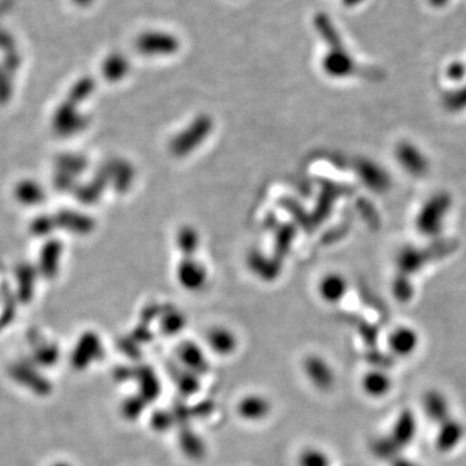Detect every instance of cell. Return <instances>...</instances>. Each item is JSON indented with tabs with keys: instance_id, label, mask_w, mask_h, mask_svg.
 I'll list each match as a JSON object with an SVG mask.
<instances>
[{
	"instance_id": "6da1fadb",
	"label": "cell",
	"mask_w": 466,
	"mask_h": 466,
	"mask_svg": "<svg viewBox=\"0 0 466 466\" xmlns=\"http://www.w3.org/2000/svg\"><path fill=\"white\" fill-rule=\"evenodd\" d=\"M302 370L308 384L317 391L329 393L337 382L332 363L319 354H310L302 361Z\"/></svg>"
},
{
	"instance_id": "7a4b0ae2",
	"label": "cell",
	"mask_w": 466,
	"mask_h": 466,
	"mask_svg": "<svg viewBox=\"0 0 466 466\" xmlns=\"http://www.w3.org/2000/svg\"><path fill=\"white\" fill-rule=\"evenodd\" d=\"M271 399L262 393H247L240 396L235 412L241 421L247 423H264L272 414Z\"/></svg>"
},
{
	"instance_id": "3957f363",
	"label": "cell",
	"mask_w": 466,
	"mask_h": 466,
	"mask_svg": "<svg viewBox=\"0 0 466 466\" xmlns=\"http://www.w3.org/2000/svg\"><path fill=\"white\" fill-rule=\"evenodd\" d=\"M205 346L207 351L218 358H231L238 350V335L227 326H212L205 335Z\"/></svg>"
},
{
	"instance_id": "277c9868",
	"label": "cell",
	"mask_w": 466,
	"mask_h": 466,
	"mask_svg": "<svg viewBox=\"0 0 466 466\" xmlns=\"http://www.w3.org/2000/svg\"><path fill=\"white\" fill-rule=\"evenodd\" d=\"M103 355V344L95 333H85L80 338L74 351L71 354V367L74 370H86L94 361Z\"/></svg>"
},
{
	"instance_id": "5b68a950",
	"label": "cell",
	"mask_w": 466,
	"mask_h": 466,
	"mask_svg": "<svg viewBox=\"0 0 466 466\" xmlns=\"http://www.w3.org/2000/svg\"><path fill=\"white\" fill-rule=\"evenodd\" d=\"M9 374L15 381H17L20 385L34 391L36 395H48L52 390L48 379H44L43 376H41L34 368L29 367L27 364L12 365V368L9 370Z\"/></svg>"
},
{
	"instance_id": "8992f818",
	"label": "cell",
	"mask_w": 466,
	"mask_h": 466,
	"mask_svg": "<svg viewBox=\"0 0 466 466\" xmlns=\"http://www.w3.org/2000/svg\"><path fill=\"white\" fill-rule=\"evenodd\" d=\"M177 356L188 372L200 374L207 370V352L194 341H184L177 350Z\"/></svg>"
},
{
	"instance_id": "52a82bcc",
	"label": "cell",
	"mask_w": 466,
	"mask_h": 466,
	"mask_svg": "<svg viewBox=\"0 0 466 466\" xmlns=\"http://www.w3.org/2000/svg\"><path fill=\"white\" fill-rule=\"evenodd\" d=\"M347 291V282L338 273H328L317 284L319 297L328 305H337L342 300Z\"/></svg>"
},
{
	"instance_id": "ba28073f",
	"label": "cell",
	"mask_w": 466,
	"mask_h": 466,
	"mask_svg": "<svg viewBox=\"0 0 466 466\" xmlns=\"http://www.w3.org/2000/svg\"><path fill=\"white\" fill-rule=\"evenodd\" d=\"M207 273L201 264L194 261H187L180 264L177 271V280L180 285L188 291H201L206 284Z\"/></svg>"
},
{
	"instance_id": "9c48e42d",
	"label": "cell",
	"mask_w": 466,
	"mask_h": 466,
	"mask_svg": "<svg viewBox=\"0 0 466 466\" xmlns=\"http://www.w3.org/2000/svg\"><path fill=\"white\" fill-rule=\"evenodd\" d=\"M363 391L370 398H382L391 388V379L382 370H370L361 379Z\"/></svg>"
},
{
	"instance_id": "30bf717a",
	"label": "cell",
	"mask_w": 466,
	"mask_h": 466,
	"mask_svg": "<svg viewBox=\"0 0 466 466\" xmlns=\"http://www.w3.org/2000/svg\"><path fill=\"white\" fill-rule=\"evenodd\" d=\"M414 432H416V420L414 414L411 412H405L396 423L390 444L395 449L407 446L414 439Z\"/></svg>"
},
{
	"instance_id": "8fae6325",
	"label": "cell",
	"mask_w": 466,
	"mask_h": 466,
	"mask_svg": "<svg viewBox=\"0 0 466 466\" xmlns=\"http://www.w3.org/2000/svg\"><path fill=\"white\" fill-rule=\"evenodd\" d=\"M388 346L393 354L400 355V356L409 355L417 346V335L414 330L407 329V328L396 329L395 332L388 338Z\"/></svg>"
},
{
	"instance_id": "7c38bea8",
	"label": "cell",
	"mask_w": 466,
	"mask_h": 466,
	"mask_svg": "<svg viewBox=\"0 0 466 466\" xmlns=\"http://www.w3.org/2000/svg\"><path fill=\"white\" fill-rule=\"evenodd\" d=\"M464 437V428L458 421L447 420L443 423L437 438V446L440 451H449L455 449L458 442Z\"/></svg>"
},
{
	"instance_id": "4fadbf2b",
	"label": "cell",
	"mask_w": 466,
	"mask_h": 466,
	"mask_svg": "<svg viewBox=\"0 0 466 466\" xmlns=\"http://www.w3.org/2000/svg\"><path fill=\"white\" fill-rule=\"evenodd\" d=\"M297 466H332V458L326 449L317 446H307L299 451L296 460Z\"/></svg>"
},
{
	"instance_id": "5bb4252c",
	"label": "cell",
	"mask_w": 466,
	"mask_h": 466,
	"mask_svg": "<svg viewBox=\"0 0 466 466\" xmlns=\"http://www.w3.org/2000/svg\"><path fill=\"white\" fill-rule=\"evenodd\" d=\"M423 408L431 420L444 423L449 420V405L443 396L439 393H429L425 396V405Z\"/></svg>"
},
{
	"instance_id": "9a60e30c",
	"label": "cell",
	"mask_w": 466,
	"mask_h": 466,
	"mask_svg": "<svg viewBox=\"0 0 466 466\" xmlns=\"http://www.w3.org/2000/svg\"><path fill=\"white\" fill-rule=\"evenodd\" d=\"M34 358H36L38 364L44 365V367H51L59 361L60 352L54 344H47V346H43V347L38 349L36 352H34Z\"/></svg>"
},
{
	"instance_id": "2e32d148",
	"label": "cell",
	"mask_w": 466,
	"mask_h": 466,
	"mask_svg": "<svg viewBox=\"0 0 466 466\" xmlns=\"http://www.w3.org/2000/svg\"><path fill=\"white\" fill-rule=\"evenodd\" d=\"M185 319L180 312L168 314L163 321V332L168 335H175L184 328Z\"/></svg>"
},
{
	"instance_id": "e0dca14e",
	"label": "cell",
	"mask_w": 466,
	"mask_h": 466,
	"mask_svg": "<svg viewBox=\"0 0 466 466\" xmlns=\"http://www.w3.org/2000/svg\"><path fill=\"white\" fill-rule=\"evenodd\" d=\"M143 408H144V400L140 396H133L124 400L122 405V414L129 420H135L140 416Z\"/></svg>"
},
{
	"instance_id": "ac0fdd59",
	"label": "cell",
	"mask_w": 466,
	"mask_h": 466,
	"mask_svg": "<svg viewBox=\"0 0 466 466\" xmlns=\"http://www.w3.org/2000/svg\"><path fill=\"white\" fill-rule=\"evenodd\" d=\"M426 1H428V4L430 6L431 8L443 9L449 7V4L452 0H426Z\"/></svg>"
},
{
	"instance_id": "d6986e66",
	"label": "cell",
	"mask_w": 466,
	"mask_h": 466,
	"mask_svg": "<svg viewBox=\"0 0 466 466\" xmlns=\"http://www.w3.org/2000/svg\"><path fill=\"white\" fill-rule=\"evenodd\" d=\"M395 466H417V465H414V464H412V463H409V461H405V460H400V461H398V463H396Z\"/></svg>"
},
{
	"instance_id": "ffe728a7",
	"label": "cell",
	"mask_w": 466,
	"mask_h": 466,
	"mask_svg": "<svg viewBox=\"0 0 466 466\" xmlns=\"http://www.w3.org/2000/svg\"><path fill=\"white\" fill-rule=\"evenodd\" d=\"M75 3H78V4H80V6H86V4H88L91 0H74Z\"/></svg>"
},
{
	"instance_id": "44dd1931",
	"label": "cell",
	"mask_w": 466,
	"mask_h": 466,
	"mask_svg": "<svg viewBox=\"0 0 466 466\" xmlns=\"http://www.w3.org/2000/svg\"><path fill=\"white\" fill-rule=\"evenodd\" d=\"M51 466H71L69 464H66V463H56V464H53V465Z\"/></svg>"
}]
</instances>
